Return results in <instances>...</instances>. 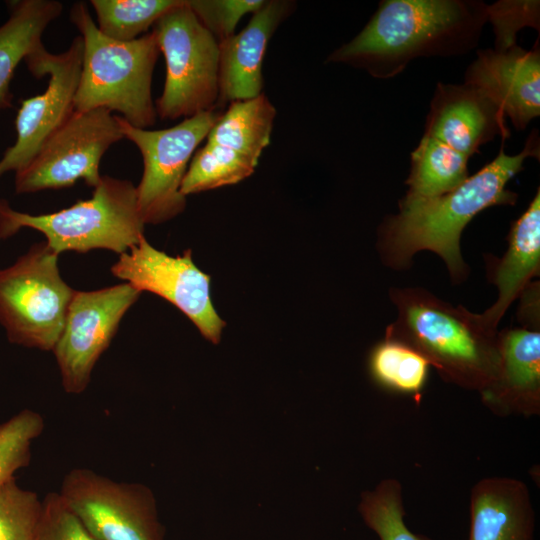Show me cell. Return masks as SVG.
<instances>
[{"label":"cell","instance_id":"cell-11","mask_svg":"<svg viewBox=\"0 0 540 540\" xmlns=\"http://www.w3.org/2000/svg\"><path fill=\"white\" fill-rule=\"evenodd\" d=\"M82 56L83 40L76 36L65 52L50 53L41 43L24 59L35 77L49 75V82L42 94L21 100L15 120L16 140L0 159V176L26 167L73 114Z\"/></svg>","mask_w":540,"mask_h":540},{"label":"cell","instance_id":"cell-13","mask_svg":"<svg viewBox=\"0 0 540 540\" xmlns=\"http://www.w3.org/2000/svg\"><path fill=\"white\" fill-rule=\"evenodd\" d=\"M140 292L128 283L74 291L64 329L52 350L67 393L85 391L92 370Z\"/></svg>","mask_w":540,"mask_h":540},{"label":"cell","instance_id":"cell-8","mask_svg":"<svg viewBox=\"0 0 540 540\" xmlns=\"http://www.w3.org/2000/svg\"><path fill=\"white\" fill-rule=\"evenodd\" d=\"M220 115L202 112L161 130L137 128L116 116L124 138L137 146L143 158L136 199L144 224L168 221L184 210L186 197L181 193V184L188 163Z\"/></svg>","mask_w":540,"mask_h":540},{"label":"cell","instance_id":"cell-24","mask_svg":"<svg viewBox=\"0 0 540 540\" xmlns=\"http://www.w3.org/2000/svg\"><path fill=\"white\" fill-rule=\"evenodd\" d=\"M181 0H91L97 27L106 37L128 42L147 30Z\"/></svg>","mask_w":540,"mask_h":540},{"label":"cell","instance_id":"cell-6","mask_svg":"<svg viewBox=\"0 0 540 540\" xmlns=\"http://www.w3.org/2000/svg\"><path fill=\"white\" fill-rule=\"evenodd\" d=\"M164 55L166 78L155 103L163 120L214 111L219 98V42L200 23L186 0L153 25Z\"/></svg>","mask_w":540,"mask_h":540},{"label":"cell","instance_id":"cell-27","mask_svg":"<svg viewBox=\"0 0 540 540\" xmlns=\"http://www.w3.org/2000/svg\"><path fill=\"white\" fill-rule=\"evenodd\" d=\"M44 427L42 415L30 409L0 423V485L14 479L18 470L30 464L32 443Z\"/></svg>","mask_w":540,"mask_h":540},{"label":"cell","instance_id":"cell-28","mask_svg":"<svg viewBox=\"0 0 540 540\" xmlns=\"http://www.w3.org/2000/svg\"><path fill=\"white\" fill-rule=\"evenodd\" d=\"M38 494L16 479L0 485V540H32L42 513Z\"/></svg>","mask_w":540,"mask_h":540},{"label":"cell","instance_id":"cell-18","mask_svg":"<svg viewBox=\"0 0 540 540\" xmlns=\"http://www.w3.org/2000/svg\"><path fill=\"white\" fill-rule=\"evenodd\" d=\"M534 535L535 512L524 482L490 477L473 486L468 540H534Z\"/></svg>","mask_w":540,"mask_h":540},{"label":"cell","instance_id":"cell-5","mask_svg":"<svg viewBox=\"0 0 540 540\" xmlns=\"http://www.w3.org/2000/svg\"><path fill=\"white\" fill-rule=\"evenodd\" d=\"M136 187L128 180L102 176L92 196L57 212L32 215L0 199V241L22 228L40 231L57 254L109 249L122 254L144 237Z\"/></svg>","mask_w":540,"mask_h":540},{"label":"cell","instance_id":"cell-30","mask_svg":"<svg viewBox=\"0 0 540 540\" xmlns=\"http://www.w3.org/2000/svg\"><path fill=\"white\" fill-rule=\"evenodd\" d=\"M200 23L221 42L234 35L240 19L259 10L266 0H186Z\"/></svg>","mask_w":540,"mask_h":540},{"label":"cell","instance_id":"cell-21","mask_svg":"<svg viewBox=\"0 0 540 540\" xmlns=\"http://www.w3.org/2000/svg\"><path fill=\"white\" fill-rule=\"evenodd\" d=\"M275 117L276 109L264 93L233 101L209 131L207 142L258 163L270 144Z\"/></svg>","mask_w":540,"mask_h":540},{"label":"cell","instance_id":"cell-23","mask_svg":"<svg viewBox=\"0 0 540 540\" xmlns=\"http://www.w3.org/2000/svg\"><path fill=\"white\" fill-rule=\"evenodd\" d=\"M257 165L231 149L206 142L188 165L181 193L186 197L239 183L252 175Z\"/></svg>","mask_w":540,"mask_h":540},{"label":"cell","instance_id":"cell-20","mask_svg":"<svg viewBox=\"0 0 540 540\" xmlns=\"http://www.w3.org/2000/svg\"><path fill=\"white\" fill-rule=\"evenodd\" d=\"M0 26V110L12 106L11 80L18 64L37 47L47 26L62 12L55 0H17Z\"/></svg>","mask_w":540,"mask_h":540},{"label":"cell","instance_id":"cell-31","mask_svg":"<svg viewBox=\"0 0 540 540\" xmlns=\"http://www.w3.org/2000/svg\"><path fill=\"white\" fill-rule=\"evenodd\" d=\"M42 503V513L32 540H97L59 492L48 493Z\"/></svg>","mask_w":540,"mask_h":540},{"label":"cell","instance_id":"cell-19","mask_svg":"<svg viewBox=\"0 0 540 540\" xmlns=\"http://www.w3.org/2000/svg\"><path fill=\"white\" fill-rule=\"evenodd\" d=\"M509 246L494 270L498 289L495 303L479 314L483 324L496 330L511 303L520 296L540 270V190L525 212L512 224Z\"/></svg>","mask_w":540,"mask_h":540},{"label":"cell","instance_id":"cell-14","mask_svg":"<svg viewBox=\"0 0 540 540\" xmlns=\"http://www.w3.org/2000/svg\"><path fill=\"white\" fill-rule=\"evenodd\" d=\"M464 83L495 102L516 130H524L540 115V51L515 45L505 51L477 50Z\"/></svg>","mask_w":540,"mask_h":540},{"label":"cell","instance_id":"cell-22","mask_svg":"<svg viewBox=\"0 0 540 540\" xmlns=\"http://www.w3.org/2000/svg\"><path fill=\"white\" fill-rule=\"evenodd\" d=\"M468 159L443 142L423 135L411 153L405 198L428 199L454 190L469 177Z\"/></svg>","mask_w":540,"mask_h":540},{"label":"cell","instance_id":"cell-25","mask_svg":"<svg viewBox=\"0 0 540 540\" xmlns=\"http://www.w3.org/2000/svg\"><path fill=\"white\" fill-rule=\"evenodd\" d=\"M430 364L407 344L385 337L371 351L369 370L374 380L389 389L418 393L426 383Z\"/></svg>","mask_w":540,"mask_h":540},{"label":"cell","instance_id":"cell-17","mask_svg":"<svg viewBox=\"0 0 540 540\" xmlns=\"http://www.w3.org/2000/svg\"><path fill=\"white\" fill-rule=\"evenodd\" d=\"M499 363L494 381L481 392L496 413L531 416L540 410V333L527 328L498 333Z\"/></svg>","mask_w":540,"mask_h":540},{"label":"cell","instance_id":"cell-10","mask_svg":"<svg viewBox=\"0 0 540 540\" xmlns=\"http://www.w3.org/2000/svg\"><path fill=\"white\" fill-rule=\"evenodd\" d=\"M59 494L97 540H164L154 495L143 484L74 468Z\"/></svg>","mask_w":540,"mask_h":540},{"label":"cell","instance_id":"cell-9","mask_svg":"<svg viewBox=\"0 0 540 540\" xmlns=\"http://www.w3.org/2000/svg\"><path fill=\"white\" fill-rule=\"evenodd\" d=\"M124 138L117 118L104 108L74 111L42 145L31 162L16 172L18 194L73 186L79 179L95 188L101 181L100 161Z\"/></svg>","mask_w":540,"mask_h":540},{"label":"cell","instance_id":"cell-3","mask_svg":"<svg viewBox=\"0 0 540 540\" xmlns=\"http://www.w3.org/2000/svg\"><path fill=\"white\" fill-rule=\"evenodd\" d=\"M390 295L397 318L385 337L415 349L448 382L480 393L490 386L499 363L496 330L421 288H394Z\"/></svg>","mask_w":540,"mask_h":540},{"label":"cell","instance_id":"cell-4","mask_svg":"<svg viewBox=\"0 0 540 540\" xmlns=\"http://www.w3.org/2000/svg\"><path fill=\"white\" fill-rule=\"evenodd\" d=\"M70 20L83 40L82 67L74 98L79 112L104 108L134 127L147 129L157 118L152 75L160 50L153 32L121 42L103 35L86 3H75Z\"/></svg>","mask_w":540,"mask_h":540},{"label":"cell","instance_id":"cell-2","mask_svg":"<svg viewBox=\"0 0 540 540\" xmlns=\"http://www.w3.org/2000/svg\"><path fill=\"white\" fill-rule=\"evenodd\" d=\"M537 130L527 138L522 151L498 155L454 190L428 199L403 198L399 212L382 226V253L391 266L407 265L421 250L438 254L450 276L460 281L467 267L460 252V237L467 224L481 211L495 205H513L517 194L507 189L508 182L523 169L529 157L539 159Z\"/></svg>","mask_w":540,"mask_h":540},{"label":"cell","instance_id":"cell-12","mask_svg":"<svg viewBox=\"0 0 540 540\" xmlns=\"http://www.w3.org/2000/svg\"><path fill=\"white\" fill-rule=\"evenodd\" d=\"M111 271L140 293L149 291L166 299L194 323L204 338L219 343L225 322L210 298V276L195 265L190 250L172 257L143 237L120 254Z\"/></svg>","mask_w":540,"mask_h":540},{"label":"cell","instance_id":"cell-15","mask_svg":"<svg viewBox=\"0 0 540 540\" xmlns=\"http://www.w3.org/2000/svg\"><path fill=\"white\" fill-rule=\"evenodd\" d=\"M423 135L471 157L496 136L507 139L510 130L504 112L484 93L466 83L439 82Z\"/></svg>","mask_w":540,"mask_h":540},{"label":"cell","instance_id":"cell-26","mask_svg":"<svg viewBox=\"0 0 540 540\" xmlns=\"http://www.w3.org/2000/svg\"><path fill=\"white\" fill-rule=\"evenodd\" d=\"M358 511L380 540H432L405 524L402 486L397 479H383L374 490L363 492Z\"/></svg>","mask_w":540,"mask_h":540},{"label":"cell","instance_id":"cell-16","mask_svg":"<svg viewBox=\"0 0 540 540\" xmlns=\"http://www.w3.org/2000/svg\"><path fill=\"white\" fill-rule=\"evenodd\" d=\"M296 3L266 0L238 34L219 42L218 106L262 94V66L268 43Z\"/></svg>","mask_w":540,"mask_h":540},{"label":"cell","instance_id":"cell-1","mask_svg":"<svg viewBox=\"0 0 540 540\" xmlns=\"http://www.w3.org/2000/svg\"><path fill=\"white\" fill-rule=\"evenodd\" d=\"M487 4L475 0H383L369 22L327 63H343L389 79L414 59L449 57L477 46Z\"/></svg>","mask_w":540,"mask_h":540},{"label":"cell","instance_id":"cell-29","mask_svg":"<svg viewBox=\"0 0 540 540\" xmlns=\"http://www.w3.org/2000/svg\"><path fill=\"white\" fill-rule=\"evenodd\" d=\"M487 20L495 33V50L505 51L516 44L519 30L529 26L539 32V1L501 0L487 5Z\"/></svg>","mask_w":540,"mask_h":540},{"label":"cell","instance_id":"cell-7","mask_svg":"<svg viewBox=\"0 0 540 540\" xmlns=\"http://www.w3.org/2000/svg\"><path fill=\"white\" fill-rule=\"evenodd\" d=\"M58 255L42 242L0 269V323L11 343L54 349L74 294L60 276Z\"/></svg>","mask_w":540,"mask_h":540}]
</instances>
